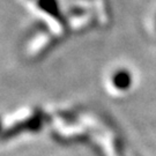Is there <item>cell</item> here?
Masks as SVG:
<instances>
[{
  "mask_svg": "<svg viewBox=\"0 0 156 156\" xmlns=\"http://www.w3.org/2000/svg\"><path fill=\"white\" fill-rule=\"evenodd\" d=\"M112 84L118 90L125 91L132 86V75L126 69H119L112 76Z\"/></svg>",
  "mask_w": 156,
  "mask_h": 156,
  "instance_id": "cell-1",
  "label": "cell"
}]
</instances>
